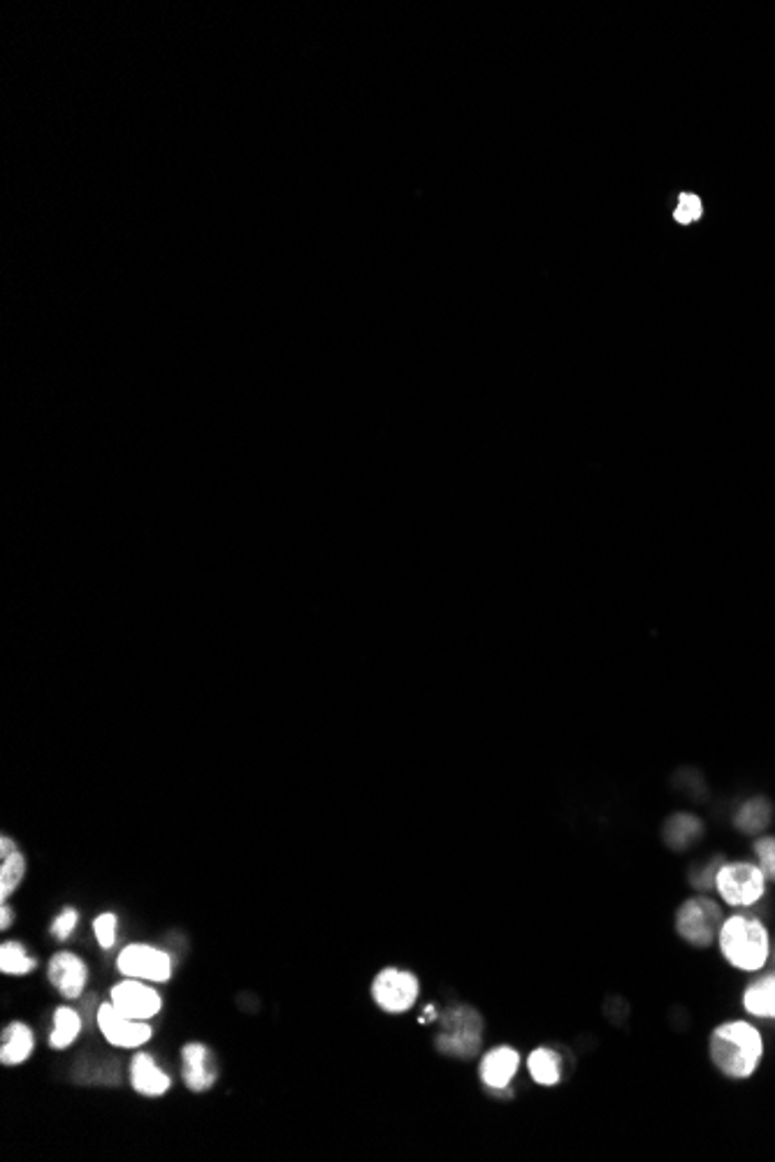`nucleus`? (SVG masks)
<instances>
[{
  "instance_id": "4468645a",
  "label": "nucleus",
  "mask_w": 775,
  "mask_h": 1162,
  "mask_svg": "<svg viewBox=\"0 0 775 1162\" xmlns=\"http://www.w3.org/2000/svg\"><path fill=\"white\" fill-rule=\"evenodd\" d=\"M130 1081L137 1093L149 1095V1098H158V1095L168 1093L170 1077L163 1070H158L156 1060L149 1053H137L130 1065Z\"/></svg>"
},
{
  "instance_id": "9d476101",
  "label": "nucleus",
  "mask_w": 775,
  "mask_h": 1162,
  "mask_svg": "<svg viewBox=\"0 0 775 1162\" xmlns=\"http://www.w3.org/2000/svg\"><path fill=\"white\" fill-rule=\"evenodd\" d=\"M86 965L79 956L70 951H59L49 961V982H52L63 998H79L86 986Z\"/></svg>"
},
{
  "instance_id": "f257e3e1",
  "label": "nucleus",
  "mask_w": 775,
  "mask_h": 1162,
  "mask_svg": "<svg viewBox=\"0 0 775 1162\" xmlns=\"http://www.w3.org/2000/svg\"><path fill=\"white\" fill-rule=\"evenodd\" d=\"M708 1053L715 1070L727 1079H750L764 1058L762 1030L738 1019L720 1023L708 1042Z\"/></svg>"
},
{
  "instance_id": "dca6fc26",
  "label": "nucleus",
  "mask_w": 775,
  "mask_h": 1162,
  "mask_svg": "<svg viewBox=\"0 0 775 1162\" xmlns=\"http://www.w3.org/2000/svg\"><path fill=\"white\" fill-rule=\"evenodd\" d=\"M26 873V859L19 852L14 840L3 838L0 840V900L10 898V893L17 889L24 880Z\"/></svg>"
},
{
  "instance_id": "a878e982",
  "label": "nucleus",
  "mask_w": 775,
  "mask_h": 1162,
  "mask_svg": "<svg viewBox=\"0 0 775 1162\" xmlns=\"http://www.w3.org/2000/svg\"><path fill=\"white\" fill-rule=\"evenodd\" d=\"M722 866V859H713L708 861L704 868L694 870L690 875L692 877V886H697L701 891H708V889H715V877H717V870Z\"/></svg>"
},
{
  "instance_id": "aec40b11",
  "label": "nucleus",
  "mask_w": 775,
  "mask_h": 1162,
  "mask_svg": "<svg viewBox=\"0 0 775 1162\" xmlns=\"http://www.w3.org/2000/svg\"><path fill=\"white\" fill-rule=\"evenodd\" d=\"M79 1030H82V1019H79L75 1009L59 1007L54 1014V1030L52 1035H49V1044H52L54 1049L70 1047V1044L77 1040Z\"/></svg>"
},
{
  "instance_id": "a211bd4d",
  "label": "nucleus",
  "mask_w": 775,
  "mask_h": 1162,
  "mask_svg": "<svg viewBox=\"0 0 775 1162\" xmlns=\"http://www.w3.org/2000/svg\"><path fill=\"white\" fill-rule=\"evenodd\" d=\"M527 1070H530V1077L537 1081L539 1086L550 1088L562 1081L564 1060L560 1056V1051L550 1047H539L530 1053V1058H527Z\"/></svg>"
},
{
  "instance_id": "f3484780",
  "label": "nucleus",
  "mask_w": 775,
  "mask_h": 1162,
  "mask_svg": "<svg viewBox=\"0 0 775 1162\" xmlns=\"http://www.w3.org/2000/svg\"><path fill=\"white\" fill-rule=\"evenodd\" d=\"M35 1047L33 1033L26 1023H10L3 1030V1040H0V1063L3 1065H19L31 1056Z\"/></svg>"
},
{
  "instance_id": "5701e85b",
  "label": "nucleus",
  "mask_w": 775,
  "mask_h": 1162,
  "mask_svg": "<svg viewBox=\"0 0 775 1162\" xmlns=\"http://www.w3.org/2000/svg\"><path fill=\"white\" fill-rule=\"evenodd\" d=\"M93 931H96V940L100 947L112 949L114 942H117V917H114L112 912L100 914L96 924H93Z\"/></svg>"
},
{
  "instance_id": "6e6552de",
  "label": "nucleus",
  "mask_w": 775,
  "mask_h": 1162,
  "mask_svg": "<svg viewBox=\"0 0 775 1162\" xmlns=\"http://www.w3.org/2000/svg\"><path fill=\"white\" fill-rule=\"evenodd\" d=\"M98 1028H100V1033L105 1035V1040L114 1044V1047L135 1049V1047H142L144 1042L151 1040V1026L147 1021L130 1019V1016L119 1012V1009L114 1007L112 1002L110 1005H100Z\"/></svg>"
},
{
  "instance_id": "2eb2a0df",
  "label": "nucleus",
  "mask_w": 775,
  "mask_h": 1162,
  "mask_svg": "<svg viewBox=\"0 0 775 1162\" xmlns=\"http://www.w3.org/2000/svg\"><path fill=\"white\" fill-rule=\"evenodd\" d=\"M743 1007L750 1016L775 1021V970L748 984L743 993Z\"/></svg>"
},
{
  "instance_id": "b1692460",
  "label": "nucleus",
  "mask_w": 775,
  "mask_h": 1162,
  "mask_svg": "<svg viewBox=\"0 0 775 1162\" xmlns=\"http://www.w3.org/2000/svg\"><path fill=\"white\" fill-rule=\"evenodd\" d=\"M701 200L697 195H690V193H683L680 195V205L676 209V221L678 223H694L701 219Z\"/></svg>"
},
{
  "instance_id": "bb28decb",
  "label": "nucleus",
  "mask_w": 775,
  "mask_h": 1162,
  "mask_svg": "<svg viewBox=\"0 0 775 1162\" xmlns=\"http://www.w3.org/2000/svg\"><path fill=\"white\" fill-rule=\"evenodd\" d=\"M12 919H14L12 910L3 903V910H0V928H3V931H7V928H10V924H12Z\"/></svg>"
},
{
  "instance_id": "4be33fe9",
  "label": "nucleus",
  "mask_w": 775,
  "mask_h": 1162,
  "mask_svg": "<svg viewBox=\"0 0 775 1162\" xmlns=\"http://www.w3.org/2000/svg\"><path fill=\"white\" fill-rule=\"evenodd\" d=\"M755 854H757V866L762 868L766 882L775 884V838L773 835H764V838L755 840Z\"/></svg>"
},
{
  "instance_id": "f03ea898",
  "label": "nucleus",
  "mask_w": 775,
  "mask_h": 1162,
  "mask_svg": "<svg viewBox=\"0 0 775 1162\" xmlns=\"http://www.w3.org/2000/svg\"><path fill=\"white\" fill-rule=\"evenodd\" d=\"M717 940H720V951L731 968L757 972L769 963L771 935L757 917L734 914V917L724 919Z\"/></svg>"
},
{
  "instance_id": "423d86ee",
  "label": "nucleus",
  "mask_w": 775,
  "mask_h": 1162,
  "mask_svg": "<svg viewBox=\"0 0 775 1162\" xmlns=\"http://www.w3.org/2000/svg\"><path fill=\"white\" fill-rule=\"evenodd\" d=\"M420 993L418 977L402 968H386L374 977L372 998L383 1012L402 1014L416 1005Z\"/></svg>"
},
{
  "instance_id": "1a4fd4ad",
  "label": "nucleus",
  "mask_w": 775,
  "mask_h": 1162,
  "mask_svg": "<svg viewBox=\"0 0 775 1162\" xmlns=\"http://www.w3.org/2000/svg\"><path fill=\"white\" fill-rule=\"evenodd\" d=\"M112 1005L130 1019L147 1021L161 1012L163 1002L156 989H151L142 979H126L112 989Z\"/></svg>"
},
{
  "instance_id": "393cba45",
  "label": "nucleus",
  "mask_w": 775,
  "mask_h": 1162,
  "mask_svg": "<svg viewBox=\"0 0 775 1162\" xmlns=\"http://www.w3.org/2000/svg\"><path fill=\"white\" fill-rule=\"evenodd\" d=\"M77 919H79L77 910H72V907H65V910L59 914V917L54 919V924H52V935H54V938L61 940V942L68 940L70 935H72V931H75Z\"/></svg>"
},
{
  "instance_id": "f8f14e48",
  "label": "nucleus",
  "mask_w": 775,
  "mask_h": 1162,
  "mask_svg": "<svg viewBox=\"0 0 775 1162\" xmlns=\"http://www.w3.org/2000/svg\"><path fill=\"white\" fill-rule=\"evenodd\" d=\"M181 1063H184V1081L193 1093H205L214 1086L216 1067L205 1044H186L181 1051Z\"/></svg>"
},
{
  "instance_id": "6ab92c4d",
  "label": "nucleus",
  "mask_w": 775,
  "mask_h": 1162,
  "mask_svg": "<svg viewBox=\"0 0 775 1162\" xmlns=\"http://www.w3.org/2000/svg\"><path fill=\"white\" fill-rule=\"evenodd\" d=\"M771 819H773V805H771L769 798L755 796V798H750V801H745L741 808L736 810L734 826L745 835H757V833L769 829Z\"/></svg>"
},
{
  "instance_id": "cd10ccee",
  "label": "nucleus",
  "mask_w": 775,
  "mask_h": 1162,
  "mask_svg": "<svg viewBox=\"0 0 775 1162\" xmlns=\"http://www.w3.org/2000/svg\"><path fill=\"white\" fill-rule=\"evenodd\" d=\"M769 961H773V965H775V944H771V956H769Z\"/></svg>"
},
{
  "instance_id": "ddd939ff",
  "label": "nucleus",
  "mask_w": 775,
  "mask_h": 1162,
  "mask_svg": "<svg viewBox=\"0 0 775 1162\" xmlns=\"http://www.w3.org/2000/svg\"><path fill=\"white\" fill-rule=\"evenodd\" d=\"M701 835H704V822L690 812H676L662 826V838L673 852H685V849L697 845Z\"/></svg>"
},
{
  "instance_id": "39448f33",
  "label": "nucleus",
  "mask_w": 775,
  "mask_h": 1162,
  "mask_svg": "<svg viewBox=\"0 0 775 1162\" xmlns=\"http://www.w3.org/2000/svg\"><path fill=\"white\" fill-rule=\"evenodd\" d=\"M715 889L727 905L750 907L762 900L766 891V877L757 863H722L715 877Z\"/></svg>"
},
{
  "instance_id": "7ed1b4c3",
  "label": "nucleus",
  "mask_w": 775,
  "mask_h": 1162,
  "mask_svg": "<svg viewBox=\"0 0 775 1162\" xmlns=\"http://www.w3.org/2000/svg\"><path fill=\"white\" fill-rule=\"evenodd\" d=\"M724 924V912L717 900L708 896L687 898L676 912V931L690 947L706 949L717 940Z\"/></svg>"
},
{
  "instance_id": "412c9836",
  "label": "nucleus",
  "mask_w": 775,
  "mask_h": 1162,
  "mask_svg": "<svg viewBox=\"0 0 775 1162\" xmlns=\"http://www.w3.org/2000/svg\"><path fill=\"white\" fill-rule=\"evenodd\" d=\"M0 970H3V975H28L35 970V958L28 956V951L19 942H5L0 947Z\"/></svg>"
},
{
  "instance_id": "0eeeda50",
  "label": "nucleus",
  "mask_w": 775,
  "mask_h": 1162,
  "mask_svg": "<svg viewBox=\"0 0 775 1162\" xmlns=\"http://www.w3.org/2000/svg\"><path fill=\"white\" fill-rule=\"evenodd\" d=\"M117 965L123 977L142 982H168L172 977L170 956L151 944H128L119 954Z\"/></svg>"
},
{
  "instance_id": "9b49d317",
  "label": "nucleus",
  "mask_w": 775,
  "mask_h": 1162,
  "mask_svg": "<svg viewBox=\"0 0 775 1162\" xmlns=\"http://www.w3.org/2000/svg\"><path fill=\"white\" fill-rule=\"evenodd\" d=\"M520 1053L513 1047H497L488 1051L481 1060V1081L490 1091H506L511 1079L518 1074Z\"/></svg>"
},
{
  "instance_id": "20e7f679",
  "label": "nucleus",
  "mask_w": 775,
  "mask_h": 1162,
  "mask_svg": "<svg viewBox=\"0 0 775 1162\" xmlns=\"http://www.w3.org/2000/svg\"><path fill=\"white\" fill-rule=\"evenodd\" d=\"M444 1028L437 1035V1049L446 1056L474 1058L481 1049L483 1019L472 1007H453L444 1014Z\"/></svg>"
}]
</instances>
